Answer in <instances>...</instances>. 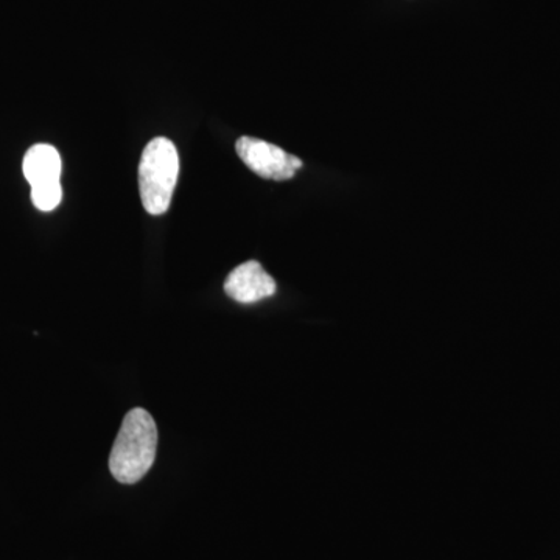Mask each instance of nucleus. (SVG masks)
Returning a JSON list of instances; mask_svg holds the SVG:
<instances>
[{
  "instance_id": "nucleus-1",
  "label": "nucleus",
  "mask_w": 560,
  "mask_h": 560,
  "mask_svg": "<svg viewBox=\"0 0 560 560\" xmlns=\"http://www.w3.org/2000/svg\"><path fill=\"white\" fill-rule=\"evenodd\" d=\"M158 429L153 416L135 408L125 416L109 455V470L121 485H136L156 458Z\"/></svg>"
},
{
  "instance_id": "nucleus-2",
  "label": "nucleus",
  "mask_w": 560,
  "mask_h": 560,
  "mask_svg": "<svg viewBox=\"0 0 560 560\" xmlns=\"http://www.w3.org/2000/svg\"><path fill=\"white\" fill-rule=\"evenodd\" d=\"M178 175L179 156L172 140H151L139 165L140 200L150 215H162L171 208Z\"/></svg>"
},
{
  "instance_id": "nucleus-3",
  "label": "nucleus",
  "mask_w": 560,
  "mask_h": 560,
  "mask_svg": "<svg viewBox=\"0 0 560 560\" xmlns=\"http://www.w3.org/2000/svg\"><path fill=\"white\" fill-rule=\"evenodd\" d=\"M238 156L245 162L249 171L259 175L260 178L271 180H287L293 178L302 167L300 158L287 153L278 145L265 142V140L241 138L235 143Z\"/></svg>"
},
{
  "instance_id": "nucleus-4",
  "label": "nucleus",
  "mask_w": 560,
  "mask_h": 560,
  "mask_svg": "<svg viewBox=\"0 0 560 560\" xmlns=\"http://www.w3.org/2000/svg\"><path fill=\"white\" fill-rule=\"evenodd\" d=\"M224 291L231 300L241 304H254L272 296L276 293V282L259 261L249 260L231 271L224 283Z\"/></svg>"
},
{
  "instance_id": "nucleus-5",
  "label": "nucleus",
  "mask_w": 560,
  "mask_h": 560,
  "mask_svg": "<svg viewBox=\"0 0 560 560\" xmlns=\"http://www.w3.org/2000/svg\"><path fill=\"white\" fill-rule=\"evenodd\" d=\"M61 171L60 153L47 143L33 145L22 162V172L32 187L60 183Z\"/></svg>"
},
{
  "instance_id": "nucleus-6",
  "label": "nucleus",
  "mask_w": 560,
  "mask_h": 560,
  "mask_svg": "<svg viewBox=\"0 0 560 560\" xmlns=\"http://www.w3.org/2000/svg\"><path fill=\"white\" fill-rule=\"evenodd\" d=\"M62 200L61 183L32 187V201L40 212L57 209Z\"/></svg>"
}]
</instances>
